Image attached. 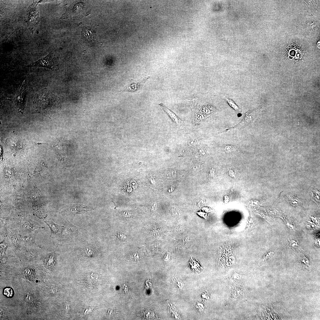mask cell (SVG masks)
I'll return each instance as SVG.
<instances>
[{
    "label": "cell",
    "mask_w": 320,
    "mask_h": 320,
    "mask_svg": "<svg viewBox=\"0 0 320 320\" xmlns=\"http://www.w3.org/2000/svg\"><path fill=\"white\" fill-rule=\"evenodd\" d=\"M150 78V76H148L142 77L137 80L131 79L124 87L122 91L132 93L139 92L143 85Z\"/></svg>",
    "instance_id": "cell-7"
},
{
    "label": "cell",
    "mask_w": 320,
    "mask_h": 320,
    "mask_svg": "<svg viewBox=\"0 0 320 320\" xmlns=\"http://www.w3.org/2000/svg\"><path fill=\"white\" fill-rule=\"evenodd\" d=\"M1 262L2 263H5L6 262L7 260V258L6 256H3L1 257Z\"/></svg>",
    "instance_id": "cell-26"
},
{
    "label": "cell",
    "mask_w": 320,
    "mask_h": 320,
    "mask_svg": "<svg viewBox=\"0 0 320 320\" xmlns=\"http://www.w3.org/2000/svg\"><path fill=\"white\" fill-rule=\"evenodd\" d=\"M320 241L319 238L317 239H315V241L314 245L316 247H319L320 243Z\"/></svg>",
    "instance_id": "cell-28"
},
{
    "label": "cell",
    "mask_w": 320,
    "mask_h": 320,
    "mask_svg": "<svg viewBox=\"0 0 320 320\" xmlns=\"http://www.w3.org/2000/svg\"><path fill=\"white\" fill-rule=\"evenodd\" d=\"M16 135L13 134L7 140L9 146L13 149H27L34 147L38 144L36 142L27 141Z\"/></svg>",
    "instance_id": "cell-4"
},
{
    "label": "cell",
    "mask_w": 320,
    "mask_h": 320,
    "mask_svg": "<svg viewBox=\"0 0 320 320\" xmlns=\"http://www.w3.org/2000/svg\"><path fill=\"white\" fill-rule=\"evenodd\" d=\"M198 214L201 217H203L205 219L207 218V214L206 213L203 212H199L198 213Z\"/></svg>",
    "instance_id": "cell-29"
},
{
    "label": "cell",
    "mask_w": 320,
    "mask_h": 320,
    "mask_svg": "<svg viewBox=\"0 0 320 320\" xmlns=\"http://www.w3.org/2000/svg\"><path fill=\"white\" fill-rule=\"evenodd\" d=\"M175 284L176 287L178 288V289H181L180 288H182L183 287V283L181 281L179 280L175 281Z\"/></svg>",
    "instance_id": "cell-24"
},
{
    "label": "cell",
    "mask_w": 320,
    "mask_h": 320,
    "mask_svg": "<svg viewBox=\"0 0 320 320\" xmlns=\"http://www.w3.org/2000/svg\"><path fill=\"white\" fill-rule=\"evenodd\" d=\"M22 229L24 233H29L38 229L45 230V228L36 222L29 219L23 223Z\"/></svg>",
    "instance_id": "cell-10"
},
{
    "label": "cell",
    "mask_w": 320,
    "mask_h": 320,
    "mask_svg": "<svg viewBox=\"0 0 320 320\" xmlns=\"http://www.w3.org/2000/svg\"><path fill=\"white\" fill-rule=\"evenodd\" d=\"M286 225L288 228L290 229L294 230L295 226L294 223L290 220H285Z\"/></svg>",
    "instance_id": "cell-21"
},
{
    "label": "cell",
    "mask_w": 320,
    "mask_h": 320,
    "mask_svg": "<svg viewBox=\"0 0 320 320\" xmlns=\"http://www.w3.org/2000/svg\"><path fill=\"white\" fill-rule=\"evenodd\" d=\"M215 171L213 169H211L210 171V175L211 177H213L214 176Z\"/></svg>",
    "instance_id": "cell-31"
},
{
    "label": "cell",
    "mask_w": 320,
    "mask_h": 320,
    "mask_svg": "<svg viewBox=\"0 0 320 320\" xmlns=\"http://www.w3.org/2000/svg\"><path fill=\"white\" fill-rule=\"evenodd\" d=\"M85 251L86 255L89 257H91L95 254L94 249L91 247H86L85 248Z\"/></svg>",
    "instance_id": "cell-20"
},
{
    "label": "cell",
    "mask_w": 320,
    "mask_h": 320,
    "mask_svg": "<svg viewBox=\"0 0 320 320\" xmlns=\"http://www.w3.org/2000/svg\"><path fill=\"white\" fill-rule=\"evenodd\" d=\"M4 293L8 297H10L13 294V291L10 289H6L5 290Z\"/></svg>",
    "instance_id": "cell-23"
},
{
    "label": "cell",
    "mask_w": 320,
    "mask_h": 320,
    "mask_svg": "<svg viewBox=\"0 0 320 320\" xmlns=\"http://www.w3.org/2000/svg\"><path fill=\"white\" fill-rule=\"evenodd\" d=\"M256 111L247 112L245 114L242 121L233 127L230 128L227 130L233 129H241L250 124L254 119Z\"/></svg>",
    "instance_id": "cell-9"
},
{
    "label": "cell",
    "mask_w": 320,
    "mask_h": 320,
    "mask_svg": "<svg viewBox=\"0 0 320 320\" xmlns=\"http://www.w3.org/2000/svg\"><path fill=\"white\" fill-rule=\"evenodd\" d=\"M46 268L51 270L53 269L56 264V257L55 252L46 255L43 259Z\"/></svg>",
    "instance_id": "cell-12"
},
{
    "label": "cell",
    "mask_w": 320,
    "mask_h": 320,
    "mask_svg": "<svg viewBox=\"0 0 320 320\" xmlns=\"http://www.w3.org/2000/svg\"><path fill=\"white\" fill-rule=\"evenodd\" d=\"M289 246L291 249L295 250L297 249L299 245L298 242L295 240L292 239L289 241Z\"/></svg>",
    "instance_id": "cell-19"
},
{
    "label": "cell",
    "mask_w": 320,
    "mask_h": 320,
    "mask_svg": "<svg viewBox=\"0 0 320 320\" xmlns=\"http://www.w3.org/2000/svg\"><path fill=\"white\" fill-rule=\"evenodd\" d=\"M42 220L49 227L51 231V237L54 238L61 235L65 227L57 225L52 221Z\"/></svg>",
    "instance_id": "cell-11"
},
{
    "label": "cell",
    "mask_w": 320,
    "mask_h": 320,
    "mask_svg": "<svg viewBox=\"0 0 320 320\" xmlns=\"http://www.w3.org/2000/svg\"><path fill=\"white\" fill-rule=\"evenodd\" d=\"M234 258L233 257L229 258L227 261L228 265H231L233 263Z\"/></svg>",
    "instance_id": "cell-27"
},
{
    "label": "cell",
    "mask_w": 320,
    "mask_h": 320,
    "mask_svg": "<svg viewBox=\"0 0 320 320\" xmlns=\"http://www.w3.org/2000/svg\"><path fill=\"white\" fill-rule=\"evenodd\" d=\"M226 99L227 101L229 104V105L231 106V107L232 108H233L236 111L238 112L241 111V109H240L238 106L237 105H236V104L233 101L229 99Z\"/></svg>",
    "instance_id": "cell-18"
},
{
    "label": "cell",
    "mask_w": 320,
    "mask_h": 320,
    "mask_svg": "<svg viewBox=\"0 0 320 320\" xmlns=\"http://www.w3.org/2000/svg\"><path fill=\"white\" fill-rule=\"evenodd\" d=\"M93 210L92 207L86 205L74 204L68 205L62 212L67 216L82 214Z\"/></svg>",
    "instance_id": "cell-6"
},
{
    "label": "cell",
    "mask_w": 320,
    "mask_h": 320,
    "mask_svg": "<svg viewBox=\"0 0 320 320\" xmlns=\"http://www.w3.org/2000/svg\"><path fill=\"white\" fill-rule=\"evenodd\" d=\"M189 264L191 269L197 273L199 272L202 268L198 261L193 259L191 257L189 262Z\"/></svg>",
    "instance_id": "cell-14"
},
{
    "label": "cell",
    "mask_w": 320,
    "mask_h": 320,
    "mask_svg": "<svg viewBox=\"0 0 320 320\" xmlns=\"http://www.w3.org/2000/svg\"><path fill=\"white\" fill-rule=\"evenodd\" d=\"M10 244L8 243L6 240L4 239L1 242L0 244V249H1V253L2 255L4 253L5 255L6 254L7 248L10 247Z\"/></svg>",
    "instance_id": "cell-17"
},
{
    "label": "cell",
    "mask_w": 320,
    "mask_h": 320,
    "mask_svg": "<svg viewBox=\"0 0 320 320\" xmlns=\"http://www.w3.org/2000/svg\"><path fill=\"white\" fill-rule=\"evenodd\" d=\"M239 149V147L233 145H227L224 148L225 152L228 154H232L236 153L238 151Z\"/></svg>",
    "instance_id": "cell-16"
},
{
    "label": "cell",
    "mask_w": 320,
    "mask_h": 320,
    "mask_svg": "<svg viewBox=\"0 0 320 320\" xmlns=\"http://www.w3.org/2000/svg\"><path fill=\"white\" fill-rule=\"evenodd\" d=\"M38 231H35L33 234H29L25 236L20 237L21 242L25 246L29 247L36 248H41V246L36 243V237Z\"/></svg>",
    "instance_id": "cell-8"
},
{
    "label": "cell",
    "mask_w": 320,
    "mask_h": 320,
    "mask_svg": "<svg viewBox=\"0 0 320 320\" xmlns=\"http://www.w3.org/2000/svg\"><path fill=\"white\" fill-rule=\"evenodd\" d=\"M83 34L86 41L89 43L91 42L93 40L94 34L92 30L86 29L84 30Z\"/></svg>",
    "instance_id": "cell-15"
},
{
    "label": "cell",
    "mask_w": 320,
    "mask_h": 320,
    "mask_svg": "<svg viewBox=\"0 0 320 320\" xmlns=\"http://www.w3.org/2000/svg\"><path fill=\"white\" fill-rule=\"evenodd\" d=\"M148 207L149 209L151 211L155 210L157 207V204L155 202L152 203L149 205Z\"/></svg>",
    "instance_id": "cell-22"
},
{
    "label": "cell",
    "mask_w": 320,
    "mask_h": 320,
    "mask_svg": "<svg viewBox=\"0 0 320 320\" xmlns=\"http://www.w3.org/2000/svg\"><path fill=\"white\" fill-rule=\"evenodd\" d=\"M27 67H44L53 70H57L59 68L57 59L52 52L48 54L46 57L31 63Z\"/></svg>",
    "instance_id": "cell-3"
},
{
    "label": "cell",
    "mask_w": 320,
    "mask_h": 320,
    "mask_svg": "<svg viewBox=\"0 0 320 320\" xmlns=\"http://www.w3.org/2000/svg\"><path fill=\"white\" fill-rule=\"evenodd\" d=\"M159 105L164 110L168 115L171 117L176 125L178 127H181L183 125V122L177 116L173 113L171 110L167 107L162 103H159Z\"/></svg>",
    "instance_id": "cell-13"
},
{
    "label": "cell",
    "mask_w": 320,
    "mask_h": 320,
    "mask_svg": "<svg viewBox=\"0 0 320 320\" xmlns=\"http://www.w3.org/2000/svg\"><path fill=\"white\" fill-rule=\"evenodd\" d=\"M27 82L25 80L20 85L15 95L14 102L19 113H22L25 105L27 91Z\"/></svg>",
    "instance_id": "cell-5"
},
{
    "label": "cell",
    "mask_w": 320,
    "mask_h": 320,
    "mask_svg": "<svg viewBox=\"0 0 320 320\" xmlns=\"http://www.w3.org/2000/svg\"><path fill=\"white\" fill-rule=\"evenodd\" d=\"M118 237L120 239H124L126 238V236L122 234H119L118 235Z\"/></svg>",
    "instance_id": "cell-30"
},
{
    "label": "cell",
    "mask_w": 320,
    "mask_h": 320,
    "mask_svg": "<svg viewBox=\"0 0 320 320\" xmlns=\"http://www.w3.org/2000/svg\"><path fill=\"white\" fill-rule=\"evenodd\" d=\"M148 282L149 284H148L147 283H146L147 286V287H151V286L152 285V283L151 282H150V281H148Z\"/></svg>",
    "instance_id": "cell-32"
},
{
    "label": "cell",
    "mask_w": 320,
    "mask_h": 320,
    "mask_svg": "<svg viewBox=\"0 0 320 320\" xmlns=\"http://www.w3.org/2000/svg\"><path fill=\"white\" fill-rule=\"evenodd\" d=\"M58 99L46 88L35 95L33 103L35 110L44 116H49L58 105Z\"/></svg>",
    "instance_id": "cell-1"
},
{
    "label": "cell",
    "mask_w": 320,
    "mask_h": 320,
    "mask_svg": "<svg viewBox=\"0 0 320 320\" xmlns=\"http://www.w3.org/2000/svg\"><path fill=\"white\" fill-rule=\"evenodd\" d=\"M39 2H34L27 9V23L29 29L32 33H33L40 21L37 6Z\"/></svg>",
    "instance_id": "cell-2"
},
{
    "label": "cell",
    "mask_w": 320,
    "mask_h": 320,
    "mask_svg": "<svg viewBox=\"0 0 320 320\" xmlns=\"http://www.w3.org/2000/svg\"><path fill=\"white\" fill-rule=\"evenodd\" d=\"M307 226L309 228L314 229L316 227L315 224L313 222L310 221H308L307 223Z\"/></svg>",
    "instance_id": "cell-25"
}]
</instances>
